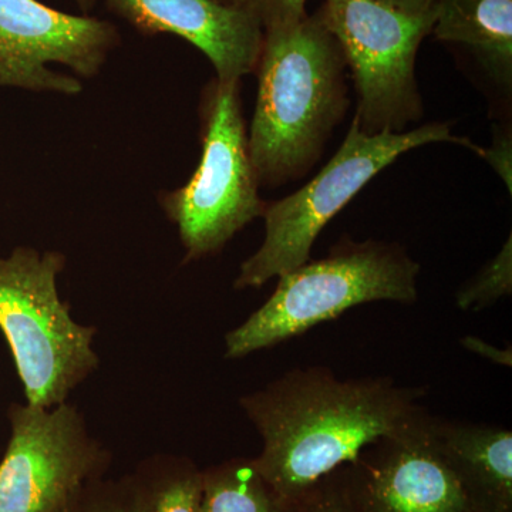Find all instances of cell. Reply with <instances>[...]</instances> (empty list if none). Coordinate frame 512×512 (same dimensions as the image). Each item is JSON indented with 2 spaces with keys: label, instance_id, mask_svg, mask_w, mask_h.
<instances>
[{
  "label": "cell",
  "instance_id": "7402d4cb",
  "mask_svg": "<svg viewBox=\"0 0 512 512\" xmlns=\"http://www.w3.org/2000/svg\"><path fill=\"white\" fill-rule=\"evenodd\" d=\"M407 15H424L433 10V0H377Z\"/></svg>",
  "mask_w": 512,
  "mask_h": 512
},
{
  "label": "cell",
  "instance_id": "e0dca14e",
  "mask_svg": "<svg viewBox=\"0 0 512 512\" xmlns=\"http://www.w3.org/2000/svg\"><path fill=\"white\" fill-rule=\"evenodd\" d=\"M63 512H141L133 474L94 478L73 495Z\"/></svg>",
  "mask_w": 512,
  "mask_h": 512
},
{
  "label": "cell",
  "instance_id": "52a82bcc",
  "mask_svg": "<svg viewBox=\"0 0 512 512\" xmlns=\"http://www.w3.org/2000/svg\"><path fill=\"white\" fill-rule=\"evenodd\" d=\"M320 18L338 40L357 93L355 120L366 134L403 133L423 116L416 80L421 42L434 12L407 15L377 0H325Z\"/></svg>",
  "mask_w": 512,
  "mask_h": 512
},
{
  "label": "cell",
  "instance_id": "6da1fadb",
  "mask_svg": "<svg viewBox=\"0 0 512 512\" xmlns=\"http://www.w3.org/2000/svg\"><path fill=\"white\" fill-rule=\"evenodd\" d=\"M424 386L393 377L340 380L326 366L289 370L239 399L262 439L255 464L291 504L320 478L355 463L360 451L430 416Z\"/></svg>",
  "mask_w": 512,
  "mask_h": 512
},
{
  "label": "cell",
  "instance_id": "d6986e66",
  "mask_svg": "<svg viewBox=\"0 0 512 512\" xmlns=\"http://www.w3.org/2000/svg\"><path fill=\"white\" fill-rule=\"evenodd\" d=\"M306 0H251V9L264 30L292 25L305 18Z\"/></svg>",
  "mask_w": 512,
  "mask_h": 512
},
{
  "label": "cell",
  "instance_id": "7a4b0ae2",
  "mask_svg": "<svg viewBox=\"0 0 512 512\" xmlns=\"http://www.w3.org/2000/svg\"><path fill=\"white\" fill-rule=\"evenodd\" d=\"M345 56L319 12L264 30L249 154L259 185L308 173L349 106Z\"/></svg>",
  "mask_w": 512,
  "mask_h": 512
},
{
  "label": "cell",
  "instance_id": "ba28073f",
  "mask_svg": "<svg viewBox=\"0 0 512 512\" xmlns=\"http://www.w3.org/2000/svg\"><path fill=\"white\" fill-rule=\"evenodd\" d=\"M0 463V512H63L73 495L106 476L111 454L70 403L52 409L13 403Z\"/></svg>",
  "mask_w": 512,
  "mask_h": 512
},
{
  "label": "cell",
  "instance_id": "9a60e30c",
  "mask_svg": "<svg viewBox=\"0 0 512 512\" xmlns=\"http://www.w3.org/2000/svg\"><path fill=\"white\" fill-rule=\"evenodd\" d=\"M133 477L141 512H202V470L191 458L156 454Z\"/></svg>",
  "mask_w": 512,
  "mask_h": 512
},
{
  "label": "cell",
  "instance_id": "44dd1931",
  "mask_svg": "<svg viewBox=\"0 0 512 512\" xmlns=\"http://www.w3.org/2000/svg\"><path fill=\"white\" fill-rule=\"evenodd\" d=\"M460 343L470 352L483 356L485 359L497 363V365L512 366L511 348L508 350L495 348V346L476 338V336H466V338L460 340Z\"/></svg>",
  "mask_w": 512,
  "mask_h": 512
},
{
  "label": "cell",
  "instance_id": "8fae6325",
  "mask_svg": "<svg viewBox=\"0 0 512 512\" xmlns=\"http://www.w3.org/2000/svg\"><path fill=\"white\" fill-rule=\"evenodd\" d=\"M116 15L144 35L183 37L201 50L220 82L255 72L264 26L252 9L218 0H106Z\"/></svg>",
  "mask_w": 512,
  "mask_h": 512
},
{
  "label": "cell",
  "instance_id": "7c38bea8",
  "mask_svg": "<svg viewBox=\"0 0 512 512\" xmlns=\"http://www.w3.org/2000/svg\"><path fill=\"white\" fill-rule=\"evenodd\" d=\"M431 439L477 512H512V431L431 417Z\"/></svg>",
  "mask_w": 512,
  "mask_h": 512
},
{
  "label": "cell",
  "instance_id": "ac0fdd59",
  "mask_svg": "<svg viewBox=\"0 0 512 512\" xmlns=\"http://www.w3.org/2000/svg\"><path fill=\"white\" fill-rule=\"evenodd\" d=\"M291 505L292 512H362L357 503L349 464L320 478Z\"/></svg>",
  "mask_w": 512,
  "mask_h": 512
},
{
  "label": "cell",
  "instance_id": "277c9868",
  "mask_svg": "<svg viewBox=\"0 0 512 512\" xmlns=\"http://www.w3.org/2000/svg\"><path fill=\"white\" fill-rule=\"evenodd\" d=\"M66 266L59 251L19 247L0 258V330L30 406L52 409L99 367L97 329L76 322L60 298Z\"/></svg>",
  "mask_w": 512,
  "mask_h": 512
},
{
  "label": "cell",
  "instance_id": "3957f363",
  "mask_svg": "<svg viewBox=\"0 0 512 512\" xmlns=\"http://www.w3.org/2000/svg\"><path fill=\"white\" fill-rule=\"evenodd\" d=\"M419 274V262L400 245L345 239L326 258L279 276L271 298L225 335L224 356L272 348L362 303H414Z\"/></svg>",
  "mask_w": 512,
  "mask_h": 512
},
{
  "label": "cell",
  "instance_id": "603a6c76",
  "mask_svg": "<svg viewBox=\"0 0 512 512\" xmlns=\"http://www.w3.org/2000/svg\"><path fill=\"white\" fill-rule=\"evenodd\" d=\"M74 2H76L83 10L89 12V10L96 5L97 0H74ZM218 2L225 3V5L229 6H238V8L251 9V0H218Z\"/></svg>",
  "mask_w": 512,
  "mask_h": 512
},
{
  "label": "cell",
  "instance_id": "cb8c5ba5",
  "mask_svg": "<svg viewBox=\"0 0 512 512\" xmlns=\"http://www.w3.org/2000/svg\"><path fill=\"white\" fill-rule=\"evenodd\" d=\"M291 512H292V510H291Z\"/></svg>",
  "mask_w": 512,
  "mask_h": 512
},
{
  "label": "cell",
  "instance_id": "4fadbf2b",
  "mask_svg": "<svg viewBox=\"0 0 512 512\" xmlns=\"http://www.w3.org/2000/svg\"><path fill=\"white\" fill-rule=\"evenodd\" d=\"M431 33L464 47L504 93L512 89V0H433Z\"/></svg>",
  "mask_w": 512,
  "mask_h": 512
},
{
  "label": "cell",
  "instance_id": "30bf717a",
  "mask_svg": "<svg viewBox=\"0 0 512 512\" xmlns=\"http://www.w3.org/2000/svg\"><path fill=\"white\" fill-rule=\"evenodd\" d=\"M431 414L349 464L362 512H477L431 439Z\"/></svg>",
  "mask_w": 512,
  "mask_h": 512
},
{
  "label": "cell",
  "instance_id": "9c48e42d",
  "mask_svg": "<svg viewBox=\"0 0 512 512\" xmlns=\"http://www.w3.org/2000/svg\"><path fill=\"white\" fill-rule=\"evenodd\" d=\"M119 39L106 20L70 15L39 0H0V87L76 96L82 82L50 66L63 64L92 79Z\"/></svg>",
  "mask_w": 512,
  "mask_h": 512
},
{
  "label": "cell",
  "instance_id": "2e32d148",
  "mask_svg": "<svg viewBox=\"0 0 512 512\" xmlns=\"http://www.w3.org/2000/svg\"><path fill=\"white\" fill-rule=\"evenodd\" d=\"M512 293L511 235L493 259L487 262L456 293L457 308L464 312H480Z\"/></svg>",
  "mask_w": 512,
  "mask_h": 512
},
{
  "label": "cell",
  "instance_id": "8992f818",
  "mask_svg": "<svg viewBox=\"0 0 512 512\" xmlns=\"http://www.w3.org/2000/svg\"><path fill=\"white\" fill-rule=\"evenodd\" d=\"M202 113L200 165L187 184L160 198L178 229L185 262L217 254L266 208L249 154L239 82L215 79L205 93Z\"/></svg>",
  "mask_w": 512,
  "mask_h": 512
},
{
  "label": "cell",
  "instance_id": "5b68a950",
  "mask_svg": "<svg viewBox=\"0 0 512 512\" xmlns=\"http://www.w3.org/2000/svg\"><path fill=\"white\" fill-rule=\"evenodd\" d=\"M431 143H456L483 156L484 148L454 136L450 123L424 124L403 133L366 134L353 120L338 153L312 181L288 197L266 204L264 241L242 262L234 288H261L272 278L311 261L320 231L357 192L402 154Z\"/></svg>",
  "mask_w": 512,
  "mask_h": 512
},
{
  "label": "cell",
  "instance_id": "ffe728a7",
  "mask_svg": "<svg viewBox=\"0 0 512 512\" xmlns=\"http://www.w3.org/2000/svg\"><path fill=\"white\" fill-rule=\"evenodd\" d=\"M485 161L503 178L508 191H512V137L511 131H497L490 148H484Z\"/></svg>",
  "mask_w": 512,
  "mask_h": 512
},
{
  "label": "cell",
  "instance_id": "5bb4252c",
  "mask_svg": "<svg viewBox=\"0 0 512 512\" xmlns=\"http://www.w3.org/2000/svg\"><path fill=\"white\" fill-rule=\"evenodd\" d=\"M256 467L237 457L202 470V512H291Z\"/></svg>",
  "mask_w": 512,
  "mask_h": 512
}]
</instances>
